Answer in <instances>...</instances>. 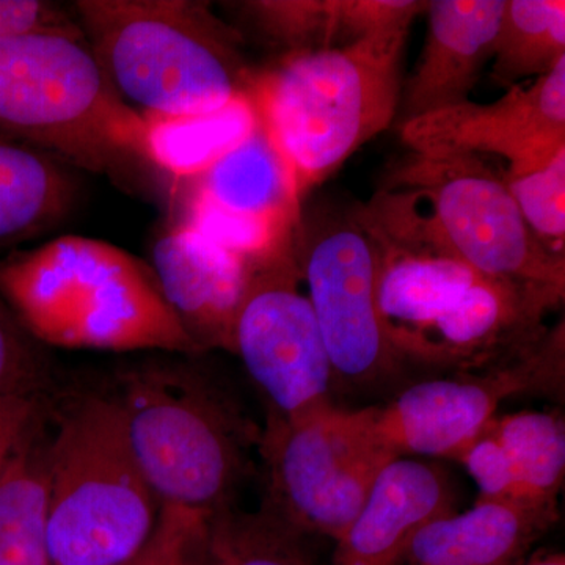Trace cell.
Listing matches in <instances>:
<instances>
[{
  "mask_svg": "<svg viewBox=\"0 0 565 565\" xmlns=\"http://www.w3.org/2000/svg\"><path fill=\"white\" fill-rule=\"evenodd\" d=\"M0 297L46 348L193 355L150 263L117 245L61 236L0 258Z\"/></svg>",
  "mask_w": 565,
  "mask_h": 565,
  "instance_id": "cell-1",
  "label": "cell"
},
{
  "mask_svg": "<svg viewBox=\"0 0 565 565\" xmlns=\"http://www.w3.org/2000/svg\"><path fill=\"white\" fill-rule=\"evenodd\" d=\"M111 87L145 118L217 110L250 95L241 39L193 0H77L71 7Z\"/></svg>",
  "mask_w": 565,
  "mask_h": 565,
  "instance_id": "cell-2",
  "label": "cell"
},
{
  "mask_svg": "<svg viewBox=\"0 0 565 565\" xmlns=\"http://www.w3.org/2000/svg\"><path fill=\"white\" fill-rule=\"evenodd\" d=\"M0 132L118 184L158 170L147 120L111 87L84 33L0 40Z\"/></svg>",
  "mask_w": 565,
  "mask_h": 565,
  "instance_id": "cell-3",
  "label": "cell"
},
{
  "mask_svg": "<svg viewBox=\"0 0 565 565\" xmlns=\"http://www.w3.org/2000/svg\"><path fill=\"white\" fill-rule=\"evenodd\" d=\"M115 384L126 441L159 503L204 515L233 505L262 438L233 401L178 362L134 364Z\"/></svg>",
  "mask_w": 565,
  "mask_h": 565,
  "instance_id": "cell-4",
  "label": "cell"
},
{
  "mask_svg": "<svg viewBox=\"0 0 565 565\" xmlns=\"http://www.w3.org/2000/svg\"><path fill=\"white\" fill-rule=\"evenodd\" d=\"M403 52L356 43L289 52L253 74L250 96L291 167L300 199L399 111Z\"/></svg>",
  "mask_w": 565,
  "mask_h": 565,
  "instance_id": "cell-5",
  "label": "cell"
},
{
  "mask_svg": "<svg viewBox=\"0 0 565 565\" xmlns=\"http://www.w3.org/2000/svg\"><path fill=\"white\" fill-rule=\"evenodd\" d=\"M51 412L47 548L52 565H120L150 541L161 503L141 476L110 394Z\"/></svg>",
  "mask_w": 565,
  "mask_h": 565,
  "instance_id": "cell-6",
  "label": "cell"
},
{
  "mask_svg": "<svg viewBox=\"0 0 565 565\" xmlns=\"http://www.w3.org/2000/svg\"><path fill=\"white\" fill-rule=\"evenodd\" d=\"M294 252L334 384H385L403 370L377 308L379 256L356 211L316 207L294 230Z\"/></svg>",
  "mask_w": 565,
  "mask_h": 565,
  "instance_id": "cell-7",
  "label": "cell"
},
{
  "mask_svg": "<svg viewBox=\"0 0 565 565\" xmlns=\"http://www.w3.org/2000/svg\"><path fill=\"white\" fill-rule=\"evenodd\" d=\"M267 468L264 508L302 531L343 537L393 457L375 444L366 408L332 404L278 422L267 419L259 438Z\"/></svg>",
  "mask_w": 565,
  "mask_h": 565,
  "instance_id": "cell-8",
  "label": "cell"
},
{
  "mask_svg": "<svg viewBox=\"0 0 565 565\" xmlns=\"http://www.w3.org/2000/svg\"><path fill=\"white\" fill-rule=\"evenodd\" d=\"M386 188L422 193L449 248L476 274L565 289V258L539 244L504 174L481 156L411 151L390 170Z\"/></svg>",
  "mask_w": 565,
  "mask_h": 565,
  "instance_id": "cell-9",
  "label": "cell"
},
{
  "mask_svg": "<svg viewBox=\"0 0 565 565\" xmlns=\"http://www.w3.org/2000/svg\"><path fill=\"white\" fill-rule=\"evenodd\" d=\"M302 286L294 232L250 259L230 352L266 399L267 419L291 422L332 404V366Z\"/></svg>",
  "mask_w": 565,
  "mask_h": 565,
  "instance_id": "cell-10",
  "label": "cell"
},
{
  "mask_svg": "<svg viewBox=\"0 0 565 565\" xmlns=\"http://www.w3.org/2000/svg\"><path fill=\"white\" fill-rule=\"evenodd\" d=\"M564 341L561 322L512 362L484 374L418 382L392 403L367 407L375 444L393 459H456L492 422L504 401L527 393L550 396L564 388Z\"/></svg>",
  "mask_w": 565,
  "mask_h": 565,
  "instance_id": "cell-11",
  "label": "cell"
},
{
  "mask_svg": "<svg viewBox=\"0 0 565 565\" xmlns=\"http://www.w3.org/2000/svg\"><path fill=\"white\" fill-rule=\"evenodd\" d=\"M300 202L291 167L259 118L247 139L189 180L182 222L226 250L253 259L294 232Z\"/></svg>",
  "mask_w": 565,
  "mask_h": 565,
  "instance_id": "cell-12",
  "label": "cell"
},
{
  "mask_svg": "<svg viewBox=\"0 0 565 565\" xmlns=\"http://www.w3.org/2000/svg\"><path fill=\"white\" fill-rule=\"evenodd\" d=\"M401 140L418 154H493L508 177L537 172L565 150V57L530 85L490 104L467 102L401 122Z\"/></svg>",
  "mask_w": 565,
  "mask_h": 565,
  "instance_id": "cell-13",
  "label": "cell"
},
{
  "mask_svg": "<svg viewBox=\"0 0 565 565\" xmlns=\"http://www.w3.org/2000/svg\"><path fill=\"white\" fill-rule=\"evenodd\" d=\"M565 289L478 275L456 303L423 333L408 362L492 370L519 359L546 333L545 316Z\"/></svg>",
  "mask_w": 565,
  "mask_h": 565,
  "instance_id": "cell-14",
  "label": "cell"
},
{
  "mask_svg": "<svg viewBox=\"0 0 565 565\" xmlns=\"http://www.w3.org/2000/svg\"><path fill=\"white\" fill-rule=\"evenodd\" d=\"M150 266L170 310L196 352L232 351L250 259L226 250L181 222L156 239Z\"/></svg>",
  "mask_w": 565,
  "mask_h": 565,
  "instance_id": "cell-15",
  "label": "cell"
},
{
  "mask_svg": "<svg viewBox=\"0 0 565 565\" xmlns=\"http://www.w3.org/2000/svg\"><path fill=\"white\" fill-rule=\"evenodd\" d=\"M505 0H430L427 36L401 92V122L470 102L492 61Z\"/></svg>",
  "mask_w": 565,
  "mask_h": 565,
  "instance_id": "cell-16",
  "label": "cell"
},
{
  "mask_svg": "<svg viewBox=\"0 0 565 565\" xmlns=\"http://www.w3.org/2000/svg\"><path fill=\"white\" fill-rule=\"evenodd\" d=\"M455 487L440 465L399 457L377 476L337 542L333 565H399L427 523L455 512Z\"/></svg>",
  "mask_w": 565,
  "mask_h": 565,
  "instance_id": "cell-17",
  "label": "cell"
},
{
  "mask_svg": "<svg viewBox=\"0 0 565 565\" xmlns=\"http://www.w3.org/2000/svg\"><path fill=\"white\" fill-rule=\"evenodd\" d=\"M557 519V509L476 501L470 511L427 523L401 564L522 565Z\"/></svg>",
  "mask_w": 565,
  "mask_h": 565,
  "instance_id": "cell-18",
  "label": "cell"
},
{
  "mask_svg": "<svg viewBox=\"0 0 565 565\" xmlns=\"http://www.w3.org/2000/svg\"><path fill=\"white\" fill-rule=\"evenodd\" d=\"M66 163L0 132V250L57 228L77 200Z\"/></svg>",
  "mask_w": 565,
  "mask_h": 565,
  "instance_id": "cell-19",
  "label": "cell"
},
{
  "mask_svg": "<svg viewBox=\"0 0 565 565\" xmlns=\"http://www.w3.org/2000/svg\"><path fill=\"white\" fill-rule=\"evenodd\" d=\"M50 411L0 482V565H52L47 548Z\"/></svg>",
  "mask_w": 565,
  "mask_h": 565,
  "instance_id": "cell-20",
  "label": "cell"
},
{
  "mask_svg": "<svg viewBox=\"0 0 565 565\" xmlns=\"http://www.w3.org/2000/svg\"><path fill=\"white\" fill-rule=\"evenodd\" d=\"M145 120L152 166L177 181H189L247 139L259 125V114L245 95L217 110Z\"/></svg>",
  "mask_w": 565,
  "mask_h": 565,
  "instance_id": "cell-21",
  "label": "cell"
},
{
  "mask_svg": "<svg viewBox=\"0 0 565 565\" xmlns=\"http://www.w3.org/2000/svg\"><path fill=\"white\" fill-rule=\"evenodd\" d=\"M199 565H316L308 534L267 508L241 512L233 505L204 520L196 542Z\"/></svg>",
  "mask_w": 565,
  "mask_h": 565,
  "instance_id": "cell-22",
  "label": "cell"
},
{
  "mask_svg": "<svg viewBox=\"0 0 565 565\" xmlns=\"http://www.w3.org/2000/svg\"><path fill=\"white\" fill-rule=\"evenodd\" d=\"M564 57V0H505L494 41V84L511 88L530 77L539 79Z\"/></svg>",
  "mask_w": 565,
  "mask_h": 565,
  "instance_id": "cell-23",
  "label": "cell"
},
{
  "mask_svg": "<svg viewBox=\"0 0 565 565\" xmlns=\"http://www.w3.org/2000/svg\"><path fill=\"white\" fill-rule=\"evenodd\" d=\"M489 426L511 459L525 503L530 508L556 509L565 476L563 416L516 412L494 416Z\"/></svg>",
  "mask_w": 565,
  "mask_h": 565,
  "instance_id": "cell-24",
  "label": "cell"
},
{
  "mask_svg": "<svg viewBox=\"0 0 565 565\" xmlns=\"http://www.w3.org/2000/svg\"><path fill=\"white\" fill-rule=\"evenodd\" d=\"M504 177L535 239L552 255L565 258V150L537 172Z\"/></svg>",
  "mask_w": 565,
  "mask_h": 565,
  "instance_id": "cell-25",
  "label": "cell"
},
{
  "mask_svg": "<svg viewBox=\"0 0 565 565\" xmlns=\"http://www.w3.org/2000/svg\"><path fill=\"white\" fill-rule=\"evenodd\" d=\"M426 7L419 0H330L332 46L338 40L363 41L403 52L412 22Z\"/></svg>",
  "mask_w": 565,
  "mask_h": 565,
  "instance_id": "cell-26",
  "label": "cell"
},
{
  "mask_svg": "<svg viewBox=\"0 0 565 565\" xmlns=\"http://www.w3.org/2000/svg\"><path fill=\"white\" fill-rule=\"evenodd\" d=\"M239 10L263 35L289 52L332 47L330 0H255L239 3Z\"/></svg>",
  "mask_w": 565,
  "mask_h": 565,
  "instance_id": "cell-27",
  "label": "cell"
},
{
  "mask_svg": "<svg viewBox=\"0 0 565 565\" xmlns=\"http://www.w3.org/2000/svg\"><path fill=\"white\" fill-rule=\"evenodd\" d=\"M54 364L0 297V396H50Z\"/></svg>",
  "mask_w": 565,
  "mask_h": 565,
  "instance_id": "cell-28",
  "label": "cell"
},
{
  "mask_svg": "<svg viewBox=\"0 0 565 565\" xmlns=\"http://www.w3.org/2000/svg\"><path fill=\"white\" fill-rule=\"evenodd\" d=\"M489 424L470 445L465 446L462 452L455 460L467 468L468 473L478 486V503L514 504L530 508L523 500L511 459L497 435L490 429Z\"/></svg>",
  "mask_w": 565,
  "mask_h": 565,
  "instance_id": "cell-29",
  "label": "cell"
},
{
  "mask_svg": "<svg viewBox=\"0 0 565 565\" xmlns=\"http://www.w3.org/2000/svg\"><path fill=\"white\" fill-rule=\"evenodd\" d=\"M206 516L188 509L162 505L150 541L132 559L120 565H173L202 533Z\"/></svg>",
  "mask_w": 565,
  "mask_h": 565,
  "instance_id": "cell-30",
  "label": "cell"
},
{
  "mask_svg": "<svg viewBox=\"0 0 565 565\" xmlns=\"http://www.w3.org/2000/svg\"><path fill=\"white\" fill-rule=\"evenodd\" d=\"M32 32L82 33L73 11L44 0H0V40Z\"/></svg>",
  "mask_w": 565,
  "mask_h": 565,
  "instance_id": "cell-31",
  "label": "cell"
},
{
  "mask_svg": "<svg viewBox=\"0 0 565 565\" xmlns=\"http://www.w3.org/2000/svg\"><path fill=\"white\" fill-rule=\"evenodd\" d=\"M47 411L50 396H0V482L22 444Z\"/></svg>",
  "mask_w": 565,
  "mask_h": 565,
  "instance_id": "cell-32",
  "label": "cell"
},
{
  "mask_svg": "<svg viewBox=\"0 0 565 565\" xmlns=\"http://www.w3.org/2000/svg\"><path fill=\"white\" fill-rule=\"evenodd\" d=\"M522 565H565V557L563 553H553V555H545L535 557V559L525 561Z\"/></svg>",
  "mask_w": 565,
  "mask_h": 565,
  "instance_id": "cell-33",
  "label": "cell"
},
{
  "mask_svg": "<svg viewBox=\"0 0 565 565\" xmlns=\"http://www.w3.org/2000/svg\"><path fill=\"white\" fill-rule=\"evenodd\" d=\"M200 534L199 537L195 539V542L189 546L188 552H185L184 555H182L173 565H199V563H196V542H199Z\"/></svg>",
  "mask_w": 565,
  "mask_h": 565,
  "instance_id": "cell-34",
  "label": "cell"
}]
</instances>
